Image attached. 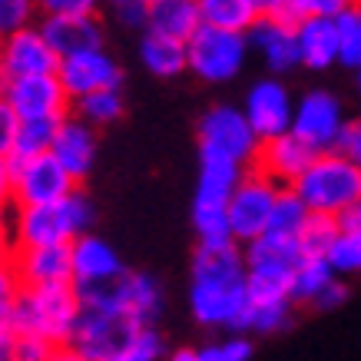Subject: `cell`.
Segmentation results:
<instances>
[{"label":"cell","instance_id":"obj_1","mask_svg":"<svg viewBox=\"0 0 361 361\" xmlns=\"http://www.w3.org/2000/svg\"><path fill=\"white\" fill-rule=\"evenodd\" d=\"M189 308L199 325L249 331L252 302L245 295V255L239 242L199 245L192 252V288Z\"/></svg>","mask_w":361,"mask_h":361},{"label":"cell","instance_id":"obj_2","mask_svg":"<svg viewBox=\"0 0 361 361\" xmlns=\"http://www.w3.org/2000/svg\"><path fill=\"white\" fill-rule=\"evenodd\" d=\"M93 226V202L83 189L70 192L56 206L17 209L11 222V245L17 249H44V245H70L87 235Z\"/></svg>","mask_w":361,"mask_h":361},{"label":"cell","instance_id":"obj_3","mask_svg":"<svg viewBox=\"0 0 361 361\" xmlns=\"http://www.w3.org/2000/svg\"><path fill=\"white\" fill-rule=\"evenodd\" d=\"M292 189L305 202L308 212L341 219L345 212L361 206V169L348 163L345 156H338L335 149L318 153L312 166L295 179Z\"/></svg>","mask_w":361,"mask_h":361},{"label":"cell","instance_id":"obj_4","mask_svg":"<svg viewBox=\"0 0 361 361\" xmlns=\"http://www.w3.org/2000/svg\"><path fill=\"white\" fill-rule=\"evenodd\" d=\"M80 315V302L73 285H54V288H23L11 312L13 331H30L54 345H70L73 325Z\"/></svg>","mask_w":361,"mask_h":361},{"label":"cell","instance_id":"obj_5","mask_svg":"<svg viewBox=\"0 0 361 361\" xmlns=\"http://www.w3.org/2000/svg\"><path fill=\"white\" fill-rule=\"evenodd\" d=\"M142 331L146 329L126 308H80L70 348H77L87 361H113L130 351Z\"/></svg>","mask_w":361,"mask_h":361},{"label":"cell","instance_id":"obj_6","mask_svg":"<svg viewBox=\"0 0 361 361\" xmlns=\"http://www.w3.org/2000/svg\"><path fill=\"white\" fill-rule=\"evenodd\" d=\"M279 189L282 186H275L259 169H252V166L245 169L235 192L229 196V232L239 245H249L269 232V216H272Z\"/></svg>","mask_w":361,"mask_h":361},{"label":"cell","instance_id":"obj_7","mask_svg":"<svg viewBox=\"0 0 361 361\" xmlns=\"http://www.w3.org/2000/svg\"><path fill=\"white\" fill-rule=\"evenodd\" d=\"M249 54V40L242 33L212 30V27H199L192 40L186 44V63L199 80L206 83H226L242 70Z\"/></svg>","mask_w":361,"mask_h":361},{"label":"cell","instance_id":"obj_8","mask_svg":"<svg viewBox=\"0 0 361 361\" xmlns=\"http://www.w3.org/2000/svg\"><path fill=\"white\" fill-rule=\"evenodd\" d=\"M13 169V206L17 209H37V206H56L70 192H77V183L63 173V166L54 156H37V159H11Z\"/></svg>","mask_w":361,"mask_h":361},{"label":"cell","instance_id":"obj_9","mask_svg":"<svg viewBox=\"0 0 361 361\" xmlns=\"http://www.w3.org/2000/svg\"><path fill=\"white\" fill-rule=\"evenodd\" d=\"M341 126H345V120H341L338 97L329 90H312L295 103V116H292L288 133L315 153H331L335 142H338Z\"/></svg>","mask_w":361,"mask_h":361},{"label":"cell","instance_id":"obj_10","mask_svg":"<svg viewBox=\"0 0 361 361\" xmlns=\"http://www.w3.org/2000/svg\"><path fill=\"white\" fill-rule=\"evenodd\" d=\"M199 146L219 149V153L232 156L235 163L249 169L259 156V136L252 133L245 113L235 106H212V110L199 120Z\"/></svg>","mask_w":361,"mask_h":361},{"label":"cell","instance_id":"obj_11","mask_svg":"<svg viewBox=\"0 0 361 361\" xmlns=\"http://www.w3.org/2000/svg\"><path fill=\"white\" fill-rule=\"evenodd\" d=\"M0 97L7 99V106L17 113V120H63L70 116V103L66 90L60 87V80L54 77H27V80H11L0 83Z\"/></svg>","mask_w":361,"mask_h":361},{"label":"cell","instance_id":"obj_12","mask_svg":"<svg viewBox=\"0 0 361 361\" xmlns=\"http://www.w3.org/2000/svg\"><path fill=\"white\" fill-rule=\"evenodd\" d=\"M56 70H60V56L50 50L37 23L0 40V83L27 77H54Z\"/></svg>","mask_w":361,"mask_h":361},{"label":"cell","instance_id":"obj_13","mask_svg":"<svg viewBox=\"0 0 361 361\" xmlns=\"http://www.w3.org/2000/svg\"><path fill=\"white\" fill-rule=\"evenodd\" d=\"M245 120H249L252 133L259 136V142H269L275 136H285L292 130V116H295V99L292 93L279 83V80H259L252 83L245 93Z\"/></svg>","mask_w":361,"mask_h":361},{"label":"cell","instance_id":"obj_14","mask_svg":"<svg viewBox=\"0 0 361 361\" xmlns=\"http://www.w3.org/2000/svg\"><path fill=\"white\" fill-rule=\"evenodd\" d=\"M44 40L50 44L60 60H73L83 54H97L103 50V20L97 13H83V17H60V13H44V20L37 23Z\"/></svg>","mask_w":361,"mask_h":361},{"label":"cell","instance_id":"obj_15","mask_svg":"<svg viewBox=\"0 0 361 361\" xmlns=\"http://www.w3.org/2000/svg\"><path fill=\"white\" fill-rule=\"evenodd\" d=\"M56 80H60V87L66 90V97L77 103V99L90 97V93L120 90L123 70L106 50H97V54L73 56V60H60Z\"/></svg>","mask_w":361,"mask_h":361},{"label":"cell","instance_id":"obj_16","mask_svg":"<svg viewBox=\"0 0 361 361\" xmlns=\"http://www.w3.org/2000/svg\"><path fill=\"white\" fill-rule=\"evenodd\" d=\"M13 272L23 288H54L73 285L70 245H44V249H17L13 252Z\"/></svg>","mask_w":361,"mask_h":361},{"label":"cell","instance_id":"obj_17","mask_svg":"<svg viewBox=\"0 0 361 361\" xmlns=\"http://www.w3.org/2000/svg\"><path fill=\"white\" fill-rule=\"evenodd\" d=\"M50 156L63 166V173L80 186L90 176L93 156H97V133H93V126H87L80 116H63L60 126H56Z\"/></svg>","mask_w":361,"mask_h":361},{"label":"cell","instance_id":"obj_18","mask_svg":"<svg viewBox=\"0 0 361 361\" xmlns=\"http://www.w3.org/2000/svg\"><path fill=\"white\" fill-rule=\"evenodd\" d=\"M315 156H318L315 149H308L302 140H295L292 133H285V136H275V140L259 146V156H255L252 169L269 176L275 186H295V179L312 166Z\"/></svg>","mask_w":361,"mask_h":361},{"label":"cell","instance_id":"obj_19","mask_svg":"<svg viewBox=\"0 0 361 361\" xmlns=\"http://www.w3.org/2000/svg\"><path fill=\"white\" fill-rule=\"evenodd\" d=\"M70 265H73V285L83 282H99L110 275L123 272V262L110 242H103L99 235L87 232L77 242H70Z\"/></svg>","mask_w":361,"mask_h":361},{"label":"cell","instance_id":"obj_20","mask_svg":"<svg viewBox=\"0 0 361 361\" xmlns=\"http://www.w3.org/2000/svg\"><path fill=\"white\" fill-rule=\"evenodd\" d=\"M295 47H298V63L312 66V70H325V66L338 63L335 20H329V17H305L295 27Z\"/></svg>","mask_w":361,"mask_h":361},{"label":"cell","instance_id":"obj_21","mask_svg":"<svg viewBox=\"0 0 361 361\" xmlns=\"http://www.w3.org/2000/svg\"><path fill=\"white\" fill-rule=\"evenodd\" d=\"M199 27V0H149V33L189 44Z\"/></svg>","mask_w":361,"mask_h":361},{"label":"cell","instance_id":"obj_22","mask_svg":"<svg viewBox=\"0 0 361 361\" xmlns=\"http://www.w3.org/2000/svg\"><path fill=\"white\" fill-rule=\"evenodd\" d=\"M199 17H202V27L245 37L262 17V4L259 0H199Z\"/></svg>","mask_w":361,"mask_h":361},{"label":"cell","instance_id":"obj_23","mask_svg":"<svg viewBox=\"0 0 361 361\" xmlns=\"http://www.w3.org/2000/svg\"><path fill=\"white\" fill-rule=\"evenodd\" d=\"M245 40L262 50L265 63H269V70H275V73H282V70H288V66L298 63L295 30H285V27L265 20V17H259V23L245 33Z\"/></svg>","mask_w":361,"mask_h":361},{"label":"cell","instance_id":"obj_24","mask_svg":"<svg viewBox=\"0 0 361 361\" xmlns=\"http://www.w3.org/2000/svg\"><path fill=\"white\" fill-rule=\"evenodd\" d=\"M140 60L156 77H179L183 70H189L186 44L159 37V33H149V30L142 33V40H140Z\"/></svg>","mask_w":361,"mask_h":361},{"label":"cell","instance_id":"obj_25","mask_svg":"<svg viewBox=\"0 0 361 361\" xmlns=\"http://www.w3.org/2000/svg\"><path fill=\"white\" fill-rule=\"evenodd\" d=\"M341 235V222L335 216H308L302 232L295 235L302 259H329V252L335 249V242Z\"/></svg>","mask_w":361,"mask_h":361},{"label":"cell","instance_id":"obj_26","mask_svg":"<svg viewBox=\"0 0 361 361\" xmlns=\"http://www.w3.org/2000/svg\"><path fill=\"white\" fill-rule=\"evenodd\" d=\"M338 275L331 272L329 259H302L292 282V305H315L318 295L335 282Z\"/></svg>","mask_w":361,"mask_h":361},{"label":"cell","instance_id":"obj_27","mask_svg":"<svg viewBox=\"0 0 361 361\" xmlns=\"http://www.w3.org/2000/svg\"><path fill=\"white\" fill-rule=\"evenodd\" d=\"M130 315L140 322L142 329H153L156 315L163 312V288L153 275L146 272H133L130 275V298H126Z\"/></svg>","mask_w":361,"mask_h":361},{"label":"cell","instance_id":"obj_28","mask_svg":"<svg viewBox=\"0 0 361 361\" xmlns=\"http://www.w3.org/2000/svg\"><path fill=\"white\" fill-rule=\"evenodd\" d=\"M308 212L305 202L295 196V189L292 186H282L279 189V196H275V206H272V216H269V232L275 235H292L295 239L302 226L308 222Z\"/></svg>","mask_w":361,"mask_h":361},{"label":"cell","instance_id":"obj_29","mask_svg":"<svg viewBox=\"0 0 361 361\" xmlns=\"http://www.w3.org/2000/svg\"><path fill=\"white\" fill-rule=\"evenodd\" d=\"M56 126H60V120H27V123H20V133H17V142H13L11 159L23 163V159L47 156L50 153V146H54Z\"/></svg>","mask_w":361,"mask_h":361},{"label":"cell","instance_id":"obj_30","mask_svg":"<svg viewBox=\"0 0 361 361\" xmlns=\"http://www.w3.org/2000/svg\"><path fill=\"white\" fill-rule=\"evenodd\" d=\"M335 30H338V60L361 73V7L358 4H345V11L335 17Z\"/></svg>","mask_w":361,"mask_h":361},{"label":"cell","instance_id":"obj_31","mask_svg":"<svg viewBox=\"0 0 361 361\" xmlns=\"http://www.w3.org/2000/svg\"><path fill=\"white\" fill-rule=\"evenodd\" d=\"M77 113L87 126H110L123 116V93L120 90H103L77 99Z\"/></svg>","mask_w":361,"mask_h":361},{"label":"cell","instance_id":"obj_32","mask_svg":"<svg viewBox=\"0 0 361 361\" xmlns=\"http://www.w3.org/2000/svg\"><path fill=\"white\" fill-rule=\"evenodd\" d=\"M329 265L335 275L361 272V229H341L335 249L329 252Z\"/></svg>","mask_w":361,"mask_h":361},{"label":"cell","instance_id":"obj_33","mask_svg":"<svg viewBox=\"0 0 361 361\" xmlns=\"http://www.w3.org/2000/svg\"><path fill=\"white\" fill-rule=\"evenodd\" d=\"M292 325V302H272V305H252V322L249 331H262V335H272V331H282Z\"/></svg>","mask_w":361,"mask_h":361},{"label":"cell","instance_id":"obj_34","mask_svg":"<svg viewBox=\"0 0 361 361\" xmlns=\"http://www.w3.org/2000/svg\"><path fill=\"white\" fill-rule=\"evenodd\" d=\"M33 27V4L30 0H0V40Z\"/></svg>","mask_w":361,"mask_h":361},{"label":"cell","instance_id":"obj_35","mask_svg":"<svg viewBox=\"0 0 361 361\" xmlns=\"http://www.w3.org/2000/svg\"><path fill=\"white\" fill-rule=\"evenodd\" d=\"M54 341L30 335V331H13V348H11V361H50L54 355Z\"/></svg>","mask_w":361,"mask_h":361},{"label":"cell","instance_id":"obj_36","mask_svg":"<svg viewBox=\"0 0 361 361\" xmlns=\"http://www.w3.org/2000/svg\"><path fill=\"white\" fill-rule=\"evenodd\" d=\"M252 358V341L245 335H232L222 345H206L196 351V361H249Z\"/></svg>","mask_w":361,"mask_h":361},{"label":"cell","instance_id":"obj_37","mask_svg":"<svg viewBox=\"0 0 361 361\" xmlns=\"http://www.w3.org/2000/svg\"><path fill=\"white\" fill-rule=\"evenodd\" d=\"M163 348H166V345H163V335H159L156 329H146L140 338H136V345H133L130 351L116 355L113 361H156L159 355H163Z\"/></svg>","mask_w":361,"mask_h":361},{"label":"cell","instance_id":"obj_38","mask_svg":"<svg viewBox=\"0 0 361 361\" xmlns=\"http://www.w3.org/2000/svg\"><path fill=\"white\" fill-rule=\"evenodd\" d=\"M113 13L123 27H133V30H149V0H116L113 4Z\"/></svg>","mask_w":361,"mask_h":361},{"label":"cell","instance_id":"obj_39","mask_svg":"<svg viewBox=\"0 0 361 361\" xmlns=\"http://www.w3.org/2000/svg\"><path fill=\"white\" fill-rule=\"evenodd\" d=\"M20 292H23V285H20V279H17V272H13V265H4V269H0V325L11 322V312H13V305H17Z\"/></svg>","mask_w":361,"mask_h":361},{"label":"cell","instance_id":"obj_40","mask_svg":"<svg viewBox=\"0 0 361 361\" xmlns=\"http://www.w3.org/2000/svg\"><path fill=\"white\" fill-rule=\"evenodd\" d=\"M262 4V17L265 20L279 23V27H285V30H295L298 23L305 20L302 13H298L295 0H259Z\"/></svg>","mask_w":361,"mask_h":361},{"label":"cell","instance_id":"obj_41","mask_svg":"<svg viewBox=\"0 0 361 361\" xmlns=\"http://www.w3.org/2000/svg\"><path fill=\"white\" fill-rule=\"evenodd\" d=\"M335 153L345 156L348 163H355L361 169V120H345L338 142H335Z\"/></svg>","mask_w":361,"mask_h":361},{"label":"cell","instance_id":"obj_42","mask_svg":"<svg viewBox=\"0 0 361 361\" xmlns=\"http://www.w3.org/2000/svg\"><path fill=\"white\" fill-rule=\"evenodd\" d=\"M17 133H20V120H17V113L7 106V99L0 97V159H11L13 156Z\"/></svg>","mask_w":361,"mask_h":361},{"label":"cell","instance_id":"obj_43","mask_svg":"<svg viewBox=\"0 0 361 361\" xmlns=\"http://www.w3.org/2000/svg\"><path fill=\"white\" fill-rule=\"evenodd\" d=\"M295 7L302 17H329V20H335L345 11L341 0H295Z\"/></svg>","mask_w":361,"mask_h":361},{"label":"cell","instance_id":"obj_44","mask_svg":"<svg viewBox=\"0 0 361 361\" xmlns=\"http://www.w3.org/2000/svg\"><path fill=\"white\" fill-rule=\"evenodd\" d=\"M47 13H60V17H83V13H97L90 0H44Z\"/></svg>","mask_w":361,"mask_h":361},{"label":"cell","instance_id":"obj_45","mask_svg":"<svg viewBox=\"0 0 361 361\" xmlns=\"http://www.w3.org/2000/svg\"><path fill=\"white\" fill-rule=\"evenodd\" d=\"M345 298H348V285L341 282V279H335V282H331L329 288H325V292L318 295L315 308H325V312H329V308H338Z\"/></svg>","mask_w":361,"mask_h":361},{"label":"cell","instance_id":"obj_46","mask_svg":"<svg viewBox=\"0 0 361 361\" xmlns=\"http://www.w3.org/2000/svg\"><path fill=\"white\" fill-rule=\"evenodd\" d=\"M13 202V169L11 159H0V206Z\"/></svg>","mask_w":361,"mask_h":361},{"label":"cell","instance_id":"obj_47","mask_svg":"<svg viewBox=\"0 0 361 361\" xmlns=\"http://www.w3.org/2000/svg\"><path fill=\"white\" fill-rule=\"evenodd\" d=\"M11 348H13V329L0 325V361H11Z\"/></svg>","mask_w":361,"mask_h":361},{"label":"cell","instance_id":"obj_48","mask_svg":"<svg viewBox=\"0 0 361 361\" xmlns=\"http://www.w3.org/2000/svg\"><path fill=\"white\" fill-rule=\"evenodd\" d=\"M50 361H87V358H83L77 348H70V345H56L54 355H50Z\"/></svg>","mask_w":361,"mask_h":361},{"label":"cell","instance_id":"obj_49","mask_svg":"<svg viewBox=\"0 0 361 361\" xmlns=\"http://www.w3.org/2000/svg\"><path fill=\"white\" fill-rule=\"evenodd\" d=\"M11 206H0V239H11Z\"/></svg>","mask_w":361,"mask_h":361},{"label":"cell","instance_id":"obj_50","mask_svg":"<svg viewBox=\"0 0 361 361\" xmlns=\"http://www.w3.org/2000/svg\"><path fill=\"white\" fill-rule=\"evenodd\" d=\"M11 259H13L11 239H0V269H4V265H11Z\"/></svg>","mask_w":361,"mask_h":361},{"label":"cell","instance_id":"obj_51","mask_svg":"<svg viewBox=\"0 0 361 361\" xmlns=\"http://www.w3.org/2000/svg\"><path fill=\"white\" fill-rule=\"evenodd\" d=\"M166 361H196V351H189V348H183V351H173Z\"/></svg>","mask_w":361,"mask_h":361},{"label":"cell","instance_id":"obj_52","mask_svg":"<svg viewBox=\"0 0 361 361\" xmlns=\"http://www.w3.org/2000/svg\"><path fill=\"white\" fill-rule=\"evenodd\" d=\"M355 219H358V226H361V206H358V209H355Z\"/></svg>","mask_w":361,"mask_h":361},{"label":"cell","instance_id":"obj_53","mask_svg":"<svg viewBox=\"0 0 361 361\" xmlns=\"http://www.w3.org/2000/svg\"><path fill=\"white\" fill-rule=\"evenodd\" d=\"M358 87H361V73H358Z\"/></svg>","mask_w":361,"mask_h":361}]
</instances>
